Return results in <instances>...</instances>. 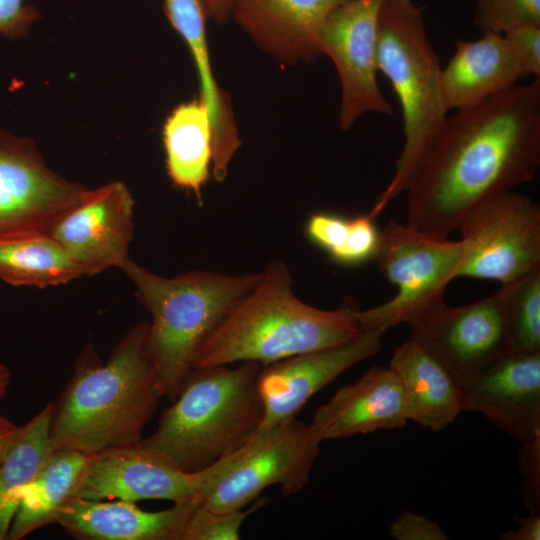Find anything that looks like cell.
<instances>
[{
  "instance_id": "cell-1",
  "label": "cell",
  "mask_w": 540,
  "mask_h": 540,
  "mask_svg": "<svg viewBox=\"0 0 540 540\" xmlns=\"http://www.w3.org/2000/svg\"><path fill=\"white\" fill-rule=\"evenodd\" d=\"M540 167V77L446 121L404 193L407 225L448 239L483 199L534 179Z\"/></svg>"
},
{
  "instance_id": "cell-2",
  "label": "cell",
  "mask_w": 540,
  "mask_h": 540,
  "mask_svg": "<svg viewBox=\"0 0 540 540\" xmlns=\"http://www.w3.org/2000/svg\"><path fill=\"white\" fill-rule=\"evenodd\" d=\"M147 338L148 324H136L105 362L92 343L85 345L53 403V451L67 449L92 456L143 439V430L164 397Z\"/></svg>"
},
{
  "instance_id": "cell-3",
  "label": "cell",
  "mask_w": 540,
  "mask_h": 540,
  "mask_svg": "<svg viewBox=\"0 0 540 540\" xmlns=\"http://www.w3.org/2000/svg\"><path fill=\"white\" fill-rule=\"evenodd\" d=\"M291 286L287 266L270 262L256 285L202 344L193 369L236 362L264 366L343 344L360 333L354 302L319 309L297 298Z\"/></svg>"
},
{
  "instance_id": "cell-4",
  "label": "cell",
  "mask_w": 540,
  "mask_h": 540,
  "mask_svg": "<svg viewBox=\"0 0 540 540\" xmlns=\"http://www.w3.org/2000/svg\"><path fill=\"white\" fill-rule=\"evenodd\" d=\"M261 364L194 368L155 431L140 441L186 473L200 471L234 451L260 428L264 406L258 389Z\"/></svg>"
},
{
  "instance_id": "cell-5",
  "label": "cell",
  "mask_w": 540,
  "mask_h": 540,
  "mask_svg": "<svg viewBox=\"0 0 540 540\" xmlns=\"http://www.w3.org/2000/svg\"><path fill=\"white\" fill-rule=\"evenodd\" d=\"M120 269L150 313L148 349L164 396L173 401L193 369L199 349L260 273L226 275L190 271L163 277L127 258Z\"/></svg>"
},
{
  "instance_id": "cell-6",
  "label": "cell",
  "mask_w": 540,
  "mask_h": 540,
  "mask_svg": "<svg viewBox=\"0 0 540 540\" xmlns=\"http://www.w3.org/2000/svg\"><path fill=\"white\" fill-rule=\"evenodd\" d=\"M378 71L390 82L401 108L404 144L394 174L368 213L376 218L404 193L448 116L441 66L423 12L413 0H386L377 39Z\"/></svg>"
},
{
  "instance_id": "cell-7",
  "label": "cell",
  "mask_w": 540,
  "mask_h": 540,
  "mask_svg": "<svg viewBox=\"0 0 540 540\" xmlns=\"http://www.w3.org/2000/svg\"><path fill=\"white\" fill-rule=\"evenodd\" d=\"M322 440L298 419L258 430L244 444L210 466L189 473L200 505L216 512L244 509L272 485L285 497L310 480Z\"/></svg>"
},
{
  "instance_id": "cell-8",
  "label": "cell",
  "mask_w": 540,
  "mask_h": 540,
  "mask_svg": "<svg viewBox=\"0 0 540 540\" xmlns=\"http://www.w3.org/2000/svg\"><path fill=\"white\" fill-rule=\"evenodd\" d=\"M461 257L460 240L433 238L389 219L373 261L397 293L376 307L359 309L361 329L411 325L434 313L445 304L444 291L456 279Z\"/></svg>"
},
{
  "instance_id": "cell-9",
  "label": "cell",
  "mask_w": 540,
  "mask_h": 540,
  "mask_svg": "<svg viewBox=\"0 0 540 540\" xmlns=\"http://www.w3.org/2000/svg\"><path fill=\"white\" fill-rule=\"evenodd\" d=\"M462 257L456 278L514 283L540 268V205L514 190L474 205L458 227Z\"/></svg>"
},
{
  "instance_id": "cell-10",
  "label": "cell",
  "mask_w": 540,
  "mask_h": 540,
  "mask_svg": "<svg viewBox=\"0 0 540 540\" xmlns=\"http://www.w3.org/2000/svg\"><path fill=\"white\" fill-rule=\"evenodd\" d=\"M510 284L490 296L460 307L444 304L410 325L411 338L426 350L460 385L512 352L507 324Z\"/></svg>"
},
{
  "instance_id": "cell-11",
  "label": "cell",
  "mask_w": 540,
  "mask_h": 540,
  "mask_svg": "<svg viewBox=\"0 0 540 540\" xmlns=\"http://www.w3.org/2000/svg\"><path fill=\"white\" fill-rule=\"evenodd\" d=\"M385 1L348 0L327 16L320 30L321 53L332 60L340 80L339 123L344 131L366 113L393 114L377 82L378 24Z\"/></svg>"
},
{
  "instance_id": "cell-12",
  "label": "cell",
  "mask_w": 540,
  "mask_h": 540,
  "mask_svg": "<svg viewBox=\"0 0 540 540\" xmlns=\"http://www.w3.org/2000/svg\"><path fill=\"white\" fill-rule=\"evenodd\" d=\"M85 189L55 172L32 139L0 129V237L48 232Z\"/></svg>"
},
{
  "instance_id": "cell-13",
  "label": "cell",
  "mask_w": 540,
  "mask_h": 540,
  "mask_svg": "<svg viewBox=\"0 0 540 540\" xmlns=\"http://www.w3.org/2000/svg\"><path fill=\"white\" fill-rule=\"evenodd\" d=\"M134 232V199L121 181L85 189L51 225L48 234L83 275L118 267L128 257Z\"/></svg>"
},
{
  "instance_id": "cell-14",
  "label": "cell",
  "mask_w": 540,
  "mask_h": 540,
  "mask_svg": "<svg viewBox=\"0 0 540 540\" xmlns=\"http://www.w3.org/2000/svg\"><path fill=\"white\" fill-rule=\"evenodd\" d=\"M384 327L361 329L350 341L261 366L258 389L264 406L259 430L295 418L312 396L355 364L376 355Z\"/></svg>"
},
{
  "instance_id": "cell-15",
  "label": "cell",
  "mask_w": 540,
  "mask_h": 540,
  "mask_svg": "<svg viewBox=\"0 0 540 540\" xmlns=\"http://www.w3.org/2000/svg\"><path fill=\"white\" fill-rule=\"evenodd\" d=\"M76 497L88 500L199 501L189 473L158 450L142 445L108 449L92 455Z\"/></svg>"
},
{
  "instance_id": "cell-16",
  "label": "cell",
  "mask_w": 540,
  "mask_h": 540,
  "mask_svg": "<svg viewBox=\"0 0 540 540\" xmlns=\"http://www.w3.org/2000/svg\"><path fill=\"white\" fill-rule=\"evenodd\" d=\"M463 411L519 443L540 435V352L511 353L462 388Z\"/></svg>"
},
{
  "instance_id": "cell-17",
  "label": "cell",
  "mask_w": 540,
  "mask_h": 540,
  "mask_svg": "<svg viewBox=\"0 0 540 540\" xmlns=\"http://www.w3.org/2000/svg\"><path fill=\"white\" fill-rule=\"evenodd\" d=\"M348 0H228L230 17L254 43L278 61L311 63L321 53L327 16Z\"/></svg>"
},
{
  "instance_id": "cell-18",
  "label": "cell",
  "mask_w": 540,
  "mask_h": 540,
  "mask_svg": "<svg viewBox=\"0 0 540 540\" xmlns=\"http://www.w3.org/2000/svg\"><path fill=\"white\" fill-rule=\"evenodd\" d=\"M408 422L396 375L389 367L373 366L320 405L310 426L325 441L402 429Z\"/></svg>"
},
{
  "instance_id": "cell-19",
  "label": "cell",
  "mask_w": 540,
  "mask_h": 540,
  "mask_svg": "<svg viewBox=\"0 0 540 540\" xmlns=\"http://www.w3.org/2000/svg\"><path fill=\"white\" fill-rule=\"evenodd\" d=\"M199 503L179 502L168 509L145 511L130 501L75 497L60 511L55 524L81 540H183Z\"/></svg>"
},
{
  "instance_id": "cell-20",
  "label": "cell",
  "mask_w": 540,
  "mask_h": 540,
  "mask_svg": "<svg viewBox=\"0 0 540 540\" xmlns=\"http://www.w3.org/2000/svg\"><path fill=\"white\" fill-rule=\"evenodd\" d=\"M165 15L186 43L200 83L199 99L206 105L212 127V164L216 181L223 182L241 141L228 93L212 71L206 36V20L201 0H163Z\"/></svg>"
},
{
  "instance_id": "cell-21",
  "label": "cell",
  "mask_w": 540,
  "mask_h": 540,
  "mask_svg": "<svg viewBox=\"0 0 540 540\" xmlns=\"http://www.w3.org/2000/svg\"><path fill=\"white\" fill-rule=\"evenodd\" d=\"M523 76L503 34L458 40L449 62L441 68L445 106L448 111L474 106L516 85Z\"/></svg>"
},
{
  "instance_id": "cell-22",
  "label": "cell",
  "mask_w": 540,
  "mask_h": 540,
  "mask_svg": "<svg viewBox=\"0 0 540 540\" xmlns=\"http://www.w3.org/2000/svg\"><path fill=\"white\" fill-rule=\"evenodd\" d=\"M388 367L400 383L409 421L440 432L463 411L460 385L412 338L395 349Z\"/></svg>"
},
{
  "instance_id": "cell-23",
  "label": "cell",
  "mask_w": 540,
  "mask_h": 540,
  "mask_svg": "<svg viewBox=\"0 0 540 540\" xmlns=\"http://www.w3.org/2000/svg\"><path fill=\"white\" fill-rule=\"evenodd\" d=\"M90 457L74 450H54L21 491L7 539L21 540L55 523L63 507L76 497Z\"/></svg>"
},
{
  "instance_id": "cell-24",
  "label": "cell",
  "mask_w": 540,
  "mask_h": 540,
  "mask_svg": "<svg viewBox=\"0 0 540 540\" xmlns=\"http://www.w3.org/2000/svg\"><path fill=\"white\" fill-rule=\"evenodd\" d=\"M167 173L177 187L200 198L212 162V127L208 109L198 98L178 105L163 126Z\"/></svg>"
},
{
  "instance_id": "cell-25",
  "label": "cell",
  "mask_w": 540,
  "mask_h": 540,
  "mask_svg": "<svg viewBox=\"0 0 540 540\" xmlns=\"http://www.w3.org/2000/svg\"><path fill=\"white\" fill-rule=\"evenodd\" d=\"M81 276L80 267L47 232L0 237V280L9 285L45 288Z\"/></svg>"
},
{
  "instance_id": "cell-26",
  "label": "cell",
  "mask_w": 540,
  "mask_h": 540,
  "mask_svg": "<svg viewBox=\"0 0 540 540\" xmlns=\"http://www.w3.org/2000/svg\"><path fill=\"white\" fill-rule=\"evenodd\" d=\"M53 403H47L19 432L0 463V540H6L23 488L53 452L50 423Z\"/></svg>"
},
{
  "instance_id": "cell-27",
  "label": "cell",
  "mask_w": 540,
  "mask_h": 540,
  "mask_svg": "<svg viewBox=\"0 0 540 540\" xmlns=\"http://www.w3.org/2000/svg\"><path fill=\"white\" fill-rule=\"evenodd\" d=\"M368 212L347 217L321 211L306 220L304 232L311 244L323 251L335 264L354 267L373 261L380 230Z\"/></svg>"
},
{
  "instance_id": "cell-28",
  "label": "cell",
  "mask_w": 540,
  "mask_h": 540,
  "mask_svg": "<svg viewBox=\"0 0 540 540\" xmlns=\"http://www.w3.org/2000/svg\"><path fill=\"white\" fill-rule=\"evenodd\" d=\"M506 311L512 352H540V268L510 284Z\"/></svg>"
},
{
  "instance_id": "cell-29",
  "label": "cell",
  "mask_w": 540,
  "mask_h": 540,
  "mask_svg": "<svg viewBox=\"0 0 540 540\" xmlns=\"http://www.w3.org/2000/svg\"><path fill=\"white\" fill-rule=\"evenodd\" d=\"M475 1L474 24L483 34H504L526 25L540 26V0Z\"/></svg>"
},
{
  "instance_id": "cell-30",
  "label": "cell",
  "mask_w": 540,
  "mask_h": 540,
  "mask_svg": "<svg viewBox=\"0 0 540 540\" xmlns=\"http://www.w3.org/2000/svg\"><path fill=\"white\" fill-rule=\"evenodd\" d=\"M268 498L259 497L247 510L216 512L199 505L192 513L183 540H237L244 521L265 505Z\"/></svg>"
},
{
  "instance_id": "cell-31",
  "label": "cell",
  "mask_w": 540,
  "mask_h": 540,
  "mask_svg": "<svg viewBox=\"0 0 540 540\" xmlns=\"http://www.w3.org/2000/svg\"><path fill=\"white\" fill-rule=\"evenodd\" d=\"M517 465L521 498L529 513L540 512V435L520 443Z\"/></svg>"
},
{
  "instance_id": "cell-32",
  "label": "cell",
  "mask_w": 540,
  "mask_h": 540,
  "mask_svg": "<svg viewBox=\"0 0 540 540\" xmlns=\"http://www.w3.org/2000/svg\"><path fill=\"white\" fill-rule=\"evenodd\" d=\"M524 76L540 77V26L526 25L503 34Z\"/></svg>"
},
{
  "instance_id": "cell-33",
  "label": "cell",
  "mask_w": 540,
  "mask_h": 540,
  "mask_svg": "<svg viewBox=\"0 0 540 540\" xmlns=\"http://www.w3.org/2000/svg\"><path fill=\"white\" fill-rule=\"evenodd\" d=\"M396 540H447L448 534L436 521L412 511H402L387 523Z\"/></svg>"
},
{
  "instance_id": "cell-34",
  "label": "cell",
  "mask_w": 540,
  "mask_h": 540,
  "mask_svg": "<svg viewBox=\"0 0 540 540\" xmlns=\"http://www.w3.org/2000/svg\"><path fill=\"white\" fill-rule=\"evenodd\" d=\"M41 17L37 8L25 0H0V34L9 39L28 35L33 24Z\"/></svg>"
},
{
  "instance_id": "cell-35",
  "label": "cell",
  "mask_w": 540,
  "mask_h": 540,
  "mask_svg": "<svg viewBox=\"0 0 540 540\" xmlns=\"http://www.w3.org/2000/svg\"><path fill=\"white\" fill-rule=\"evenodd\" d=\"M517 523L514 529H507L499 537L500 540H539L540 514L529 513L525 517L515 516Z\"/></svg>"
},
{
  "instance_id": "cell-36",
  "label": "cell",
  "mask_w": 540,
  "mask_h": 540,
  "mask_svg": "<svg viewBox=\"0 0 540 540\" xmlns=\"http://www.w3.org/2000/svg\"><path fill=\"white\" fill-rule=\"evenodd\" d=\"M20 426L0 414V463L15 440Z\"/></svg>"
},
{
  "instance_id": "cell-37",
  "label": "cell",
  "mask_w": 540,
  "mask_h": 540,
  "mask_svg": "<svg viewBox=\"0 0 540 540\" xmlns=\"http://www.w3.org/2000/svg\"><path fill=\"white\" fill-rule=\"evenodd\" d=\"M208 18L225 23L230 18L228 0H201Z\"/></svg>"
},
{
  "instance_id": "cell-38",
  "label": "cell",
  "mask_w": 540,
  "mask_h": 540,
  "mask_svg": "<svg viewBox=\"0 0 540 540\" xmlns=\"http://www.w3.org/2000/svg\"><path fill=\"white\" fill-rule=\"evenodd\" d=\"M11 383V373L8 367L0 361V401L6 395Z\"/></svg>"
}]
</instances>
